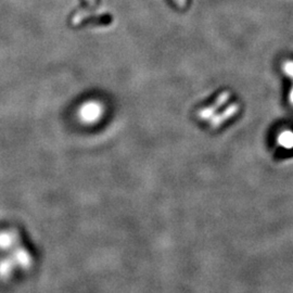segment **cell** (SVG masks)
Segmentation results:
<instances>
[{
    "label": "cell",
    "instance_id": "obj_4",
    "mask_svg": "<svg viewBox=\"0 0 293 293\" xmlns=\"http://www.w3.org/2000/svg\"><path fill=\"white\" fill-rule=\"evenodd\" d=\"M175 1H176V3L178 4L179 7H184L186 4V0H175Z\"/></svg>",
    "mask_w": 293,
    "mask_h": 293
},
{
    "label": "cell",
    "instance_id": "obj_1",
    "mask_svg": "<svg viewBox=\"0 0 293 293\" xmlns=\"http://www.w3.org/2000/svg\"><path fill=\"white\" fill-rule=\"evenodd\" d=\"M229 98H230V94H229L228 91L222 92V94L216 98V100L214 101L213 105H209L208 107H204V109H202L199 112V116L204 121H209V119L216 113V111L219 109V107L227 104Z\"/></svg>",
    "mask_w": 293,
    "mask_h": 293
},
{
    "label": "cell",
    "instance_id": "obj_3",
    "mask_svg": "<svg viewBox=\"0 0 293 293\" xmlns=\"http://www.w3.org/2000/svg\"><path fill=\"white\" fill-rule=\"evenodd\" d=\"M278 144L285 146V148H291L293 146V133L290 130L283 131L282 134L278 137Z\"/></svg>",
    "mask_w": 293,
    "mask_h": 293
},
{
    "label": "cell",
    "instance_id": "obj_2",
    "mask_svg": "<svg viewBox=\"0 0 293 293\" xmlns=\"http://www.w3.org/2000/svg\"><path fill=\"white\" fill-rule=\"evenodd\" d=\"M282 71L283 73H286V74L289 76L292 82H293V60H287L282 63ZM289 102L290 105L293 106V86L292 89L289 94Z\"/></svg>",
    "mask_w": 293,
    "mask_h": 293
}]
</instances>
